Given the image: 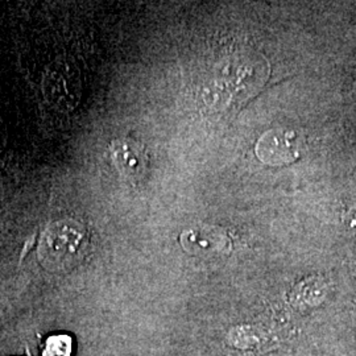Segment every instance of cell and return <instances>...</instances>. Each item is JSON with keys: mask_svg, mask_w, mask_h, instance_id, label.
I'll list each match as a JSON object with an SVG mask.
<instances>
[{"mask_svg": "<svg viewBox=\"0 0 356 356\" xmlns=\"http://www.w3.org/2000/svg\"><path fill=\"white\" fill-rule=\"evenodd\" d=\"M72 339L67 335H56L49 338L44 351V356H70Z\"/></svg>", "mask_w": 356, "mask_h": 356, "instance_id": "3", "label": "cell"}, {"mask_svg": "<svg viewBox=\"0 0 356 356\" xmlns=\"http://www.w3.org/2000/svg\"><path fill=\"white\" fill-rule=\"evenodd\" d=\"M343 222L350 232L356 236V204L348 207L343 214Z\"/></svg>", "mask_w": 356, "mask_h": 356, "instance_id": "4", "label": "cell"}, {"mask_svg": "<svg viewBox=\"0 0 356 356\" xmlns=\"http://www.w3.org/2000/svg\"><path fill=\"white\" fill-rule=\"evenodd\" d=\"M292 140L289 139L288 134H268L261 140L259 141L257 145V154L263 161L268 163H277V161H285L282 157V152L288 156L289 160L293 157Z\"/></svg>", "mask_w": 356, "mask_h": 356, "instance_id": "2", "label": "cell"}, {"mask_svg": "<svg viewBox=\"0 0 356 356\" xmlns=\"http://www.w3.org/2000/svg\"><path fill=\"white\" fill-rule=\"evenodd\" d=\"M6 144H7V129L3 120L0 119V153L3 152V149L6 148Z\"/></svg>", "mask_w": 356, "mask_h": 356, "instance_id": "5", "label": "cell"}, {"mask_svg": "<svg viewBox=\"0 0 356 356\" xmlns=\"http://www.w3.org/2000/svg\"><path fill=\"white\" fill-rule=\"evenodd\" d=\"M86 244L85 232L76 223H56L47 229L41 242V260L51 269H63L76 263Z\"/></svg>", "mask_w": 356, "mask_h": 356, "instance_id": "1", "label": "cell"}]
</instances>
